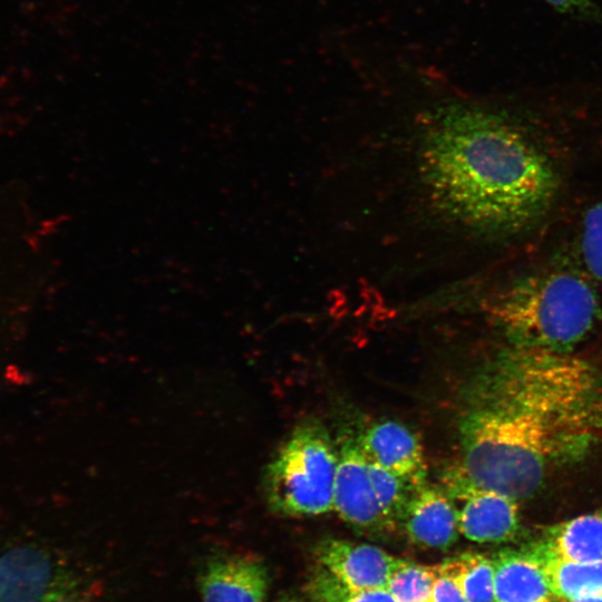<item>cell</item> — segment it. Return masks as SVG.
I'll return each mask as SVG.
<instances>
[{"label":"cell","mask_w":602,"mask_h":602,"mask_svg":"<svg viewBox=\"0 0 602 602\" xmlns=\"http://www.w3.org/2000/svg\"><path fill=\"white\" fill-rule=\"evenodd\" d=\"M357 440L366 457L416 486L426 483V462L417 435L396 420L368 426Z\"/></svg>","instance_id":"obj_10"},{"label":"cell","mask_w":602,"mask_h":602,"mask_svg":"<svg viewBox=\"0 0 602 602\" xmlns=\"http://www.w3.org/2000/svg\"><path fill=\"white\" fill-rule=\"evenodd\" d=\"M495 602H552L544 566L528 548H505L493 555Z\"/></svg>","instance_id":"obj_12"},{"label":"cell","mask_w":602,"mask_h":602,"mask_svg":"<svg viewBox=\"0 0 602 602\" xmlns=\"http://www.w3.org/2000/svg\"><path fill=\"white\" fill-rule=\"evenodd\" d=\"M437 566L430 602H466L465 596L453 574L441 565Z\"/></svg>","instance_id":"obj_21"},{"label":"cell","mask_w":602,"mask_h":602,"mask_svg":"<svg viewBox=\"0 0 602 602\" xmlns=\"http://www.w3.org/2000/svg\"><path fill=\"white\" fill-rule=\"evenodd\" d=\"M437 566H426L401 560L386 589L397 602H430Z\"/></svg>","instance_id":"obj_18"},{"label":"cell","mask_w":602,"mask_h":602,"mask_svg":"<svg viewBox=\"0 0 602 602\" xmlns=\"http://www.w3.org/2000/svg\"><path fill=\"white\" fill-rule=\"evenodd\" d=\"M367 465L378 503L389 522L396 528L400 526L408 504L420 486L414 485L368 458Z\"/></svg>","instance_id":"obj_16"},{"label":"cell","mask_w":602,"mask_h":602,"mask_svg":"<svg viewBox=\"0 0 602 602\" xmlns=\"http://www.w3.org/2000/svg\"><path fill=\"white\" fill-rule=\"evenodd\" d=\"M66 588L67 577L45 550L21 545L0 554V602H43Z\"/></svg>","instance_id":"obj_7"},{"label":"cell","mask_w":602,"mask_h":602,"mask_svg":"<svg viewBox=\"0 0 602 602\" xmlns=\"http://www.w3.org/2000/svg\"><path fill=\"white\" fill-rule=\"evenodd\" d=\"M527 548L540 559L602 561V511L550 526L542 537Z\"/></svg>","instance_id":"obj_13"},{"label":"cell","mask_w":602,"mask_h":602,"mask_svg":"<svg viewBox=\"0 0 602 602\" xmlns=\"http://www.w3.org/2000/svg\"><path fill=\"white\" fill-rule=\"evenodd\" d=\"M576 259L602 294V198L581 217Z\"/></svg>","instance_id":"obj_17"},{"label":"cell","mask_w":602,"mask_h":602,"mask_svg":"<svg viewBox=\"0 0 602 602\" xmlns=\"http://www.w3.org/2000/svg\"><path fill=\"white\" fill-rule=\"evenodd\" d=\"M440 565L454 575L466 602H495L491 559L478 553H464Z\"/></svg>","instance_id":"obj_15"},{"label":"cell","mask_w":602,"mask_h":602,"mask_svg":"<svg viewBox=\"0 0 602 602\" xmlns=\"http://www.w3.org/2000/svg\"><path fill=\"white\" fill-rule=\"evenodd\" d=\"M540 561L555 596L570 601L602 592V561L572 562L559 557H545Z\"/></svg>","instance_id":"obj_14"},{"label":"cell","mask_w":602,"mask_h":602,"mask_svg":"<svg viewBox=\"0 0 602 602\" xmlns=\"http://www.w3.org/2000/svg\"><path fill=\"white\" fill-rule=\"evenodd\" d=\"M318 556L327 570L350 590L386 588L402 559L380 547L347 540H324Z\"/></svg>","instance_id":"obj_8"},{"label":"cell","mask_w":602,"mask_h":602,"mask_svg":"<svg viewBox=\"0 0 602 602\" xmlns=\"http://www.w3.org/2000/svg\"><path fill=\"white\" fill-rule=\"evenodd\" d=\"M602 439V373L571 352L513 347L460 423L459 472L516 501Z\"/></svg>","instance_id":"obj_1"},{"label":"cell","mask_w":602,"mask_h":602,"mask_svg":"<svg viewBox=\"0 0 602 602\" xmlns=\"http://www.w3.org/2000/svg\"><path fill=\"white\" fill-rule=\"evenodd\" d=\"M338 450L317 420L299 425L269 463L264 493L282 515L318 516L333 509Z\"/></svg>","instance_id":"obj_4"},{"label":"cell","mask_w":602,"mask_h":602,"mask_svg":"<svg viewBox=\"0 0 602 602\" xmlns=\"http://www.w3.org/2000/svg\"><path fill=\"white\" fill-rule=\"evenodd\" d=\"M445 491L456 505L459 532L466 538L477 543H503L517 535L518 501L473 484L459 470L450 473Z\"/></svg>","instance_id":"obj_5"},{"label":"cell","mask_w":602,"mask_h":602,"mask_svg":"<svg viewBox=\"0 0 602 602\" xmlns=\"http://www.w3.org/2000/svg\"><path fill=\"white\" fill-rule=\"evenodd\" d=\"M557 12L586 22L602 25V8L593 0H543Z\"/></svg>","instance_id":"obj_20"},{"label":"cell","mask_w":602,"mask_h":602,"mask_svg":"<svg viewBox=\"0 0 602 602\" xmlns=\"http://www.w3.org/2000/svg\"><path fill=\"white\" fill-rule=\"evenodd\" d=\"M570 602H602V592L586 594V595L570 600Z\"/></svg>","instance_id":"obj_23"},{"label":"cell","mask_w":602,"mask_h":602,"mask_svg":"<svg viewBox=\"0 0 602 602\" xmlns=\"http://www.w3.org/2000/svg\"><path fill=\"white\" fill-rule=\"evenodd\" d=\"M326 589L324 602H397L386 588L355 591L337 580Z\"/></svg>","instance_id":"obj_19"},{"label":"cell","mask_w":602,"mask_h":602,"mask_svg":"<svg viewBox=\"0 0 602 602\" xmlns=\"http://www.w3.org/2000/svg\"><path fill=\"white\" fill-rule=\"evenodd\" d=\"M43 602H88V601L85 598L80 596L78 593H76V591H74L69 586L60 591H57Z\"/></svg>","instance_id":"obj_22"},{"label":"cell","mask_w":602,"mask_h":602,"mask_svg":"<svg viewBox=\"0 0 602 602\" xmlns=\"http://www.w3.org/2000/svg\"><path fill=\"white\" fill-rule=\"evenodd\" d=\"M264 564L247 555H220L200 572L202 602H263L269 590Z\"/></svg>","instance_id":"obj_9"},{"label":"cell","mask_w":602,"mask_h":602,"mask_svg":"<svg viewBox=\"0 0 602 602\" xmlns=\"http://www.w3.org/2000/svg\"><path fill=\"white\" fill-rule=\"evenodd\" d=\"M489 314L513 347L571 352L593 331L602 294L577 259H555L508 281Z\"/></svg>","instance_id":"obj_3"},{"label":"cell","mask_w":602,"mask_h":602,"mask_svg":"<svg viewBox=\"0 0 602 602\" xmlns=\"http://www.w3.org/2000/svg\"><path fill=\"white\" fill-rule=\"evenodd\" d=\"M400 526L414 545L433 550L449 548L460 533L454 501L445 489L427 483L414 494Z\"/></svg>","instance_id":"obj_11"},{"label":"cell","mask_w":602,"mask_h":602,"mask_svg":"<svg viewBox=\"0 0 602 602\" xmlns=\"http://www.w3.org/2000/svg\"><path fill=\"white\" fill-rule=\"evenodd\" d=\"M419 176L443 216L483 235L515 236L538 225L561 186L550 155L504 114L449 104L420 136Z\"/></svg>","instance_id":"obj_2"},{"label":"cell","mask_w":602,"mask_h":602,"mask_svg":"<svg viewBox=\"0 0 602 602\" xmlns=\"http://www.w3.org/2000/svg\"><path fill=\"white\" fill-rule=\"evenodd\" d=\"M333 509L362 533L382 534L395 530L375 495L367 457L357 438L344 439L338 449Z\"/></svg>","instance_id":"obj_6"}]
</instances>
